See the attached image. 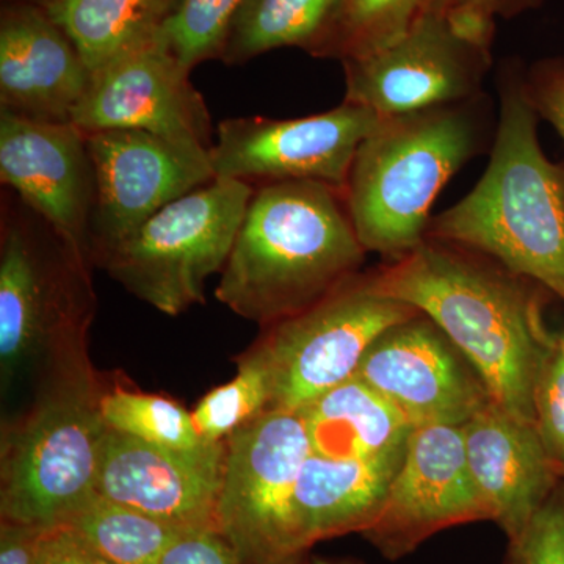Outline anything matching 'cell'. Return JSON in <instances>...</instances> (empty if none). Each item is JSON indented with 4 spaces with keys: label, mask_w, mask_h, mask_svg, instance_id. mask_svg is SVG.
Listing matches in <instances>:
<instances>
[{
    "label": "cell",
    "mask_w": 564,
    "mask_h": 564,
    "mask_svg": "<svg viewBox=\"0 0 564 564\" xmlns=\"http://www.w3.org/2000/svg\"><path fill=\"white\" fill-rule=\"evenodd\" d=\"M91 70L46 9L11 3L0 20V109L47 122H70Z\"/></svg>",
    "instance_id": "18"
},
{
    "label": "cell",
    "mask_w": 564,
    "mask_h": 564,
    "mask_svg": "<svg viewBox=\"0 0 564 564\" xmlns=\"http://www.w3.org/2000/svg\"><path fill=\"white\" fill-rule=\"evenodd\" d=\"M302 564H366V563L359 562V560H352V558H318V556H315V558L307 560V562H304Z\"/></svg>",
    "instance_id": "36"
},
{
    "label": "cell",
    "mask_w": 564,
    "mask_h": 564,
    "mask_svg": "<svg viewBox=\"0 0 564 564\" xmlns=\"http://www.w3.org/2000/svg\"><path fill=\"white\" fill-rule=\"evenodd\" d=\"M475 521H489V513L467 464L462 426H419L383 510L362 534L395 560L441 530Z\"/></svg>",
    "instance_id": "15"
},
{
    "label": "cell",
    "mask_w": 564,
    "mask_h": 564,
    "mask_svg": "<svg viewBox=\"0 0 564 564\" xmlns=\"http://www.w3.org/2000/svg\"><path fill=\"white\" fill-rule=\"evenodd\" d=\"M159 564H242L231 544L215 530L182 534Z\"/></svg>",
    "instance_id": "32"
},
{
    "label": "cell",
    "mask_w": 564,
    "mask_h": 564,
    "mask_svg": "<svg viewBox=\"0 0 564 564\" xmlns=\"http://www.w3.org/2000/svg\"><path fill=\"white\" fill-rule=\"evenodd\" d=\"M106 389L88 355V339L47 355L31 410L3 426V521L54 529L66 524L95 496L104 437L109 432L101 413Z\"/></svg>",
    "instance_id": "4"
},
{
    "label": "cell",
    "mask_w": 564,
    "mask_h": 564,
    "mask_svg": "<svg viewBox=\"0 0 564 564\" xmlns=\"http://www.w3.org/2000/svg\"><path fill=\"white\" fill-rule=\"evenodd\" d=\"M417 314L358 273L303 313L265 326L247 351L269 372L270 410L300 411L350 380L381 334Z\"/></svg>",
    "instance_id": "9"
},
{
    "label": "cell",
    "mask_w": 564,
    "mask_h": 564,
    "mask_svg": "<svg viewBox=\"0 0 564 564\" xmlns=\"http://www.w3.org/2000/svg\"><path fill=\"white\" fill-rule=\"evenodd\" d=\"M381 117L344 101L293 120L229 118L210 148L215 176L258 185L315 181L345 191L356 152Z\"/></svg>",
    "instance_id": "11"
},
{
    "label": "cell",
    "mask_w": 564,
    "mask_h": 564,
    "mask_svg": "<svg viewBox=\"0 0 564 564\" xmlns=\"http://www.w3.org/2000/svg\"><path fill=\"white\" fill-rule=\"evenodd\" d=\"M430 0H343L317 57L345 62L384 50L400 39Z\"/></svg>",
    "instance_id": "25"
},
{
    "label": "cell",
    "mask_w": 564,
    "mask_h": 564,
    "mask_svg": "<svg viewBox=\"0 0 564 564\" xmlns=\"http://www.w3.org/2000/svg\"><path fill=\"white\" fill-rule=\"evenodd\" d=\"M101 413L110 430L144 443L170 448H195L204 443L192 413L169 397L115 386L102 393Z\"/></svg>",
    "instance_id": "26"
},
{
    "label": "cell",
    "mask_w": 564,
    "mask_h": 564,
    "mask_svg": "<svg viewBox=\"0 0 564 564\" xmlns=\"http://www.w3.org/2000/svg\"><path fill=\"white\" fill-rule=\"evenodd\" d=\"M556 339H558L560 351H562L564 356V332L560 334V336H556Z\"/></svg>",
    "instance_id": "37"
},
{
    "label": "cell",
    "mask_w": 564,
    "mask_h": 564,
    "mask_svg": "<svg viewBox=\"0 0 564 564\" xmlns=\"http://www.w3.org/2000/svg\"><path fill=\"white\" fill-rule=\"evenodd\" d=\"M225 463L226 441L170 448L109 429L96 492L177 529L218 532Z\"/></svg>",
    "instance_id": "16"
},
{
    "label": "cell",
    "mask_w": 564,
    "mask_h": 564,
    "mask_svg": "<svg viewBox=\"0 0 564 564\" xmlns=\"http://www.w3.org/2000/svg\"><path fill=\"white\" fill-rule=\"evenodd\" d=\"M87 143L96 180L91 265L152 215L217 177L209 148L193 141L101 131L87 133Z\"/></svg>",
    "instance_id": "12"
},
{
    "label": "cell",
    "mask_w": 564,
    "mask_h": 564,
    "mask_svg": "<svg viewBox=\"0 0 564 564\" xmlns=\"http://www.w3.org/2000/svg\"><path fill=\"white\" fill-rule=\"evenodd\" d=\"M180 0H47V13L93 73L158 39Z\"/></svg>",
    "instance_id": "22"
},
{
    "label": "cell",
    "mask_w": 564,
    "mask_h": 564,
    "mask_svg": "<svg viewBox=\"0 0 564 564\" xmlns=\"http://www.w3.org/2000/svg\"><path fill=\"white\" fill-rule=\"evenodd\" d=\"M369 274L375 292L436 323L492 402L534 425V391L558 339L544 321L543 285L459 245L425 240Z\"/></svg>",
    "instance_id": "1"
},
{
    "label": "cell",
    "mask_w": 564,
    "mask_h": 564,
    "mask_svg": "<svg viewBox=\"0 0 564 564\" xmlns=\"http://www.w3.org/2000/svg\"><path fill=\"white\" fill-rule=\"evenodd\" d=\"M507 564H564V478L524 532L510 541Z\"/></svg>",
    "instance_id": "29"
},
{
    "label": "cell",
    "mask_w": 564,
    "mask_h": 564,
    "mask_svg": "<svg viewBox=\"0 0 564 564\" xmlns=\"http://www.w3.org/2000/svg\"><path fill=\"white\" fill-rule=\"evenodd\" d=\"M366 254L339 188L315 181L258 185L215 296L265 328L361 273Z\"/></svg>",
    "instance_id": "3"
},
{
    "label": "cell",
    "mask_w": 564,
    "mask_h": 564,
    "mask_svg": "<svg viewBox=\"0 0 564 564\" xmlns=\"http://www.w3.org/2000/svg\"><path fill=\"white\" fill-rule=\"evenodd\" d=\"M236 362V377L207 392L192 413L204 443H221L270 410L272 389L265 366L250 351L237 356Z\"/></svg>",
    "instance_id": "27"
},
{
    "label": "cell",
    "mask_w": 564,
    "mask_h": 564,
    "mask_svg": "<svg viewBox=\"0 0 564 564\" xmlns=\"http://www.w3.org/2000/svg\"><path fill=\"white\" fill-rule=\"evenodd\" d=\"M467 464L489 521L514 540L563 480L532 423L496 403L462 426Z\"/></svg>",
    "instance_id": "19"
},
{
    "label": "cell",
    "mask_w": 564,
    "mask_h": 564,
    "mask_svg": "<svg viewBox=\"0 0 564 564\" xmlns=\"http://www.w3.org/2000/svg\"><path fill=\"white\" fill-rule=\"evenodd\" d=\"M527 98L541 120L551 122L564 141V54L524 69Z\"/></svg>",
    "instance_id": "31"
},
{
    "label": "cell",
    "mask_w": 564,
    "mask_h": 564,
    "mask_svg": "<svg viewBox=\"0 0 564 564\" xmlns=\"http://www.w3.org/2000/svg\"><path fill=\"white\" fill-rule=\"evenodd\" d=\"M311 452L334 459H369L403 447L413 433L402 413L352 377L299 411Z\"/></svg>",
    "instance_id": "21"
},
{
    "label": "cell",
    "mask_w": 564,
    "mask_h": 564,
    "mask_svg": "<svg viewBox=\"0 0 564 564\" xmlns=\"http://www.w3.org/2000/svg\"><path fill=\"white\" fill-rule=\"evenodd\" d=\"M254 188L217 176L152 215L93 267L154 310L184 314L206 303V281L225 269Z\"/></svg>",
    "instance_id": "7"
},
{
    "label": "cell",
    "mask_w": 564,
    "mask_h": 564,
    "mask_svg": "<svg viewBox=\"0 0 564 564\" xmlns=\"http://www.w3.org/2000/svg\"><path fill=\"white\" fill-rule=\"evenodd\" d=\"M36 564H115L73 527L57 525L44 530L39 541Z\"/></svg>",
    "instance_id": "33"
},
{
    "label": "cell",
    "mask_w": 564,
    "mask_h": 564,
    "mask_svg": "<svg viewBox=\"0 0 564 564\" xmlns=\"http://www.w3.org/2000/svg\"><path fill=\"white\" fill-rule=\"evenodd\" d=\"M311 454L299 411H265L226 440L217 527L242 564L303 563L292 502Z\"/></svg>",
    "instance_id": "10"
},
{
    "label": "cell",
    "mask_w": 564,
    "mask_h": 564,
    "mask_svg": "<svg viewBox=\"0 0 564 564\" xmlns=\"http://www.w3.org/2000/svg\"><path fill=\"white\" fill-rule=\"evenodd\" d=\"M485 95L381 117L362 141L344 196L367 252L399 259L425 240L432 207L448 181L488 148Z\"/></svg>",
    "instance_id": "5"
},
{
    "label": "cell",
    "mask_w": 564,
    "mask_h": 564,
    "mask_svg": "<svg viewBox=\"0 0 564 564\" xmlns=\"http://www.w3.org/2000/svg\"><path fill=\"white\" fill-rule=\"evenodd\" d=\"M448 10L477 14L485 20L496 22L497 18L511 20L527 11L540 9L545 0H433Z\"/></svg>",
    "instance_id": "35"
},
{
    "label": "cell",
    "mask_w": 564,
    "mask_h": 564,
    "mask_svg": "<svg viewBox=\"0 0 564 564\" xmlns=\"http://www.w3.org/2000/svg\"><path fill=\"white\" fill-rule=\"evenodd\" d=\"M44 530L18 524V522H0V564H36L39 541Z\"/></svg>",
    "instance_id": "34"
},
{
    "label": "cell",
    "mask_w": 564,
    "mask_h": 564,
    "mask_svg": "<svg viewBox=\"0 0 564 564\" xmlns=\"http://www.w3.org/2000/svg\"><path fill=\"white\" fill-rule=\"evenodd\" d=\"M0 181L90 259L96 180L87 133L0 109Z\"/></svg>",
    "instance_id": "17"
},
{
    "label": "cell",
    "mask_w": 564,
    "mask_h": 564,
    "mask_svg": "<svg viewBox=\"0 0 564 564\" xmlns=\"http://www.w3.org/2000/svg\"><path fill=\"white\" fill-rule=\"evenodd\" d=\"M499 98L488 169L463 199L433 215L426 237L481 252L564 302V162L541 147L521 66H505Z\"/></svg>",
    "instance_id": "2"
},
{
    "label": "cell",
    "mask_w": 564,
    "mask_h": 564,
    "mask_svg": "<svg viewBox=\"0 0 564 564\" xmlns=\"http://www.w3.org/2000/svg\"><path fill=\"white\" fill-rule=\"evenodd\" d=\"M496 22L430 0L411 28L366 57L343 62L344 101L380 117L485 95Z\"/></svg>",
    "instance_id": "8"
},
{
    "label": "cell",
    "mask_w": 564,
    "mask_h": 564,
    "mask_svg": "<svg viewBox=\"0 0 564 564\" xmlns=\"http://www.w3.org/2000/svg\"><path fill=\"white\" fill-rule=\"evenodd\" d=\"M534 429L564 478V356L558 347L545 362L534 391Z\"/></svg>",
    "instance_id": "30"
},
{
    "label": "cell",
    "mask_w": 564,
    "mask_h": 564,
    "mask_svg": "<svg viewBox=\"0 0 564 564\" xmlns=\"http://www.w3.org/2000/svg\"><path fill=\"white\" fill-rule=\"evenodd\" d=\"M91 262L17 193L0 199V375L7 388L32 364L87 337L96 315Z\"/></svg>",
    "instance_id": "6"
},
{
    "label": "cell",
    "mask_w": 564,
    "mask_h": 564,
    "mask_svg": "<svg viewBox=\"0 0 564 564\" xmlns=\"http://www.w3.org/2000/svg\"><path fill=\"white\" fill-rule=\"evenodd\" d=\"M340 7L343 0H247L232 21L220 58L237 65L293 46L317 55Z\"/></svg>",
    "instance_id": "23"
},
{
    "label": "cell",
    "mask_w": 564,
    "mask_h": 564,
    "mask_svg": "<svg viewBox=\"0 0 564 564\" xmlns=\"http://www.w3.org/2000/svg\"><path fill=\"white\" fill-rule=\"evenodd\" d=\"M355 377L383 395L413 429L463 426L494 403L463 352L421 313L381 334Z\"/></svg>",
    "instance_id": "13"
},
{
    "label": "cell",
    "mask_w": 564,
    "mask_h": 564,
    "mask_svg": "<svg viewBox=\"0 0 564 564\" xmlns=\"http://www.w3.org/2000/svg\"><path fill=\"white\" fill-rule=\"evenodd\" d=\"M247 0H180L162 39L185 68L220 58L229 29Z\"/></svg>",
    "instance_id": "28"
},
{
    "label": "cell",
    "mask_w": 564,
    "mask_h": 564,
    "mask_svg": "<svg viewBox=\"0 0 564 564\" xmlns=\"http://www.w3.org/2000/svg\"><path fill=\"white\" fill-rule=\"evenodd\" d=\"M63 525L73 527L115 564H159L163 554L188 532L98 492Z\"/></svg>",
    "instance_id": "24"
},
{
    "label": "cell",
    "mask_w": 564,
    "mask_h": 564,
    "mask_svg": "<svg viewBox=\"0 0 564 564\" xmlns=\"http://www.w3.org/2000/svg\"><path fill=\"white\" fill-rule=\"evenodd\" d=\"M406 445L369 459L307 456L292 502L293 533L303 555L321 541L366 533L375 524Z\"/></svg>",
    "instance_id": "20"
},
{
    "label": "cell",
    "mask_w": 564,
    "mask_h": 564,
    "mask_svg": "<svg viewBox=\"0 0 564 564\" xmlns=\"http://www.w3.org/2000/svg\"><path fill=\"white\" fill-rule=\"evenodd\" d=\"M161 35L91 74L73 113L82 131H143L214 147L209 107Z\"/></svg>",
    "instance_id": "14"
}]
</instances>
